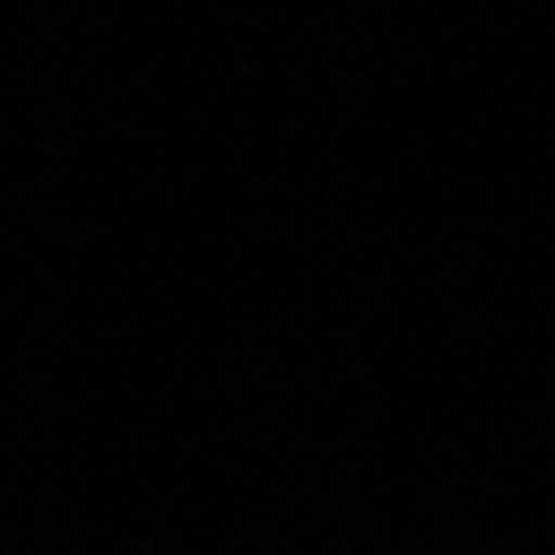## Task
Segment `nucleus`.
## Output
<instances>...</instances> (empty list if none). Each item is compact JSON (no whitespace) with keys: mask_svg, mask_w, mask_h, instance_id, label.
Wrapping results in <instances>:
<instances>
[]
</instances>
